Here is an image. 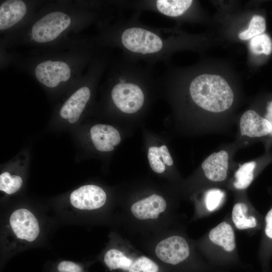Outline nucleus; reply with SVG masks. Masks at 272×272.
<instances>
[{
  "instance_id": "7",
  "label": "nucleus",
  "mask_w": 272,
  "mask_h": 272,
  "mask_svg": "<svg viewBox=\"0 0 272 272\" xmlns=\"http://www.w3.org/2000/svg\"><path fill=\"white\" fill-rule=\"evenodd\" d=\"M11 228L18 238L34 241L39 233L38 221L33 214L25 209L14 211L10 218Z\"/></svg>"
},
{
  "instance_id": "16",
  "label": "nucleus",
  "mask_w": 272,
  "mask_h": 272,
  "mask_svg": "<svg viewBox=\"0 0 272 272\" xmlns=\"http://www.w3.org/2000/svg\"><path fill=\"white\" fill-rule=\"evenodd\" d=\"M266 24L264 18L259 15L252 17L248 29L240 33L239 38L243 40L252 39L259 35L263 34L265 30Z\"/></svg>"
},
{
  "instance_id": "13",
  "label": "nucleus",
  "mask_w": 272,
  "mask_h": 272,
  "mask_svg": "<svg viewBox=\"0 0 272 272\" xmlns=\"http://www.w3.org/2000/svg\"><path fill=\"white\" fill-rule=\"evenodd\" d=\"M248 207L242 202L236 203L232 210V219L234 225L239 230L254 228L256 226V220L253 216H246Z\"/></svg>"
},
{
  "instance_id": "20",
  "label": "nucleus",
  "mask_w": 272,
  "mask_h": 272,
  "mask_svg": "<svg viewBox=\"0 0 272 272\" xmlns=\"http://www.w3.org/2000/svg\"><path fill=\"white\" fill-rule=\"evenodd\" d=\"M225 197V193L219 189H212L207 191L205 203L208 211L212 212L216 210L222 203Z\"/></svg>"
},
{
  "instance_id": "24",
  "label": "nucleus",
  "mask_w": 272,
  "mask_h": 272,
  "mask_svg": "<svg viewBox=\"0 0 272 272\" xmlns=\"http://www.w3.org/2000/svg\"><path fill=\"white\" fill-rule=\"evenodd\" d=\"M265 220V233L268 238L272 239V209L266 214Z\"/></svg>"
},
{
  "instance_id": "9",
  "label": "nucleus",
  "mask_w": 272,
  "mask_h": 272,
  "mask_svg": "<svg viewBox=\"0 0 272 272\" xmlns=\"http://www.w3.org/2000/svg\"><path fill=\"white\" fill-rule=\"evenodd\" d=\"M92 142L97 150L109 152L114 150L121 141L118 131L114 127L103 124H98L90 129Z\"/></svg>"
},
{
  "instance_id": "19",
  "label": "nucleus",
  "mask_w": 272,
  "mask_h": 272,
  "mask_svg": "<svg viewBox=\"0 0 272 272\" xmlns=\"http://www.w3.org/2000/svg\"><path fill=\"white\" fill-rule=\"evenodd\" d=\"M159 267L150 258L141 256L134 261L128 272H158Z\"/></svg>"
},
{
  "instance_id": "15",
  "label": "nucleus",
  "mask_w": 272,
  "mask_h": 272,
  "mask_svg": "<svg viewBox=\"0 0 272 272\" xmlns=\"http://www.w3.org/2000/svg\"><path fill=\"white\" fill-rule=\"evenodd\" d=\"M256 166L255 161H250L242 165L235 174L234 186L238 189L248 187L254 178V170Z\"/></svg>"
},
{
  "instance_id": "22",
  "label": "nucleus",
  "mask_w": 272,
  "mask_h": 272,
  "mask_svg": "<svg viewBox=\"0 0 272 272\" xmlns=\"http://www.w3.org/2000/svg\"><path fill=\"white\" fill-rule=\"evenodd\" d=\"M57 268L60 272H82V268L79 265L69 261H61Z\"/></svg>"
},
{
  "instance_id": "12",
  "label": "nucleus",
  "mask_w": 272,
  "mask_h": 272,
  "mask_svg": "<svg viewBox=\"0 0 272 272\" xmlns=\"http://www.w3.org/2000/svg\"><path fill=\"white\" fill-rule=\"evenodd\" d=\"M209 237L213 243L222 246L227 252L232 251L235 248L234 231L231 226L226 222H223L213 228Z\"/></svg>"
},
{
  "instance_id": "3",
  "label": "nucleus",
  "mask_w": 272,
  "mask_h": 272,
  "mask_svg": "<svg viewBox=\"0 0 272 272\" xmlns=\"http://www.w3.org/2000/svg\"><path fill=\"white\" fill-rule=\"evenodd\" d=\"M188 91L196 105L212 112L227 110L234 100L230 86L224 78L217 75L204 74L193 78L189 83Z\"/></svg>"
},
{
  "instance_id": "5",
  "label": "nucleus",
  "mask_w": 272,
  "mask_h": 272,
  "mask_svg": "<svg viewBox=\"0 0 272 272\" xmlns=\"http://www.w3.org/2000/svg\"><path fill=\"white\" fill-rule=\"evenodd\" d=\"M189 252L187 241L179 236H171L161 241L155 248L157 256L163 262L171 265L184 261Z\"/></svg>"
},
{
  "instance_id": "11",
  "label": "nucleus",
  "mask_w": 272,
  "mask_h": 272,
  "mask_svg": "<svg viewBox=\"0 0 272 272\" xmlns=\"http://www.w3.org/2000/svg\"><path fill=\"white\" fill-rule=\"evenodd\" d=\"M228 158V153L224 150L209 156L201 164L206 177L215 182L224 181L227 177Z\"/></svg>"
},
{
  "instance_id": "8",
  "label": "nucleus",
  "mask_w": 272,
  "mask_h": 272,
  "mask_svg": "<svg viewBox=\"0 0 272 272\" xmlns=\"http://www.w3.org/2000/svg\"><path fill=\"white\" fill-rule=\"evenodd\" d=\"M240 129L242 135L261 138L269 135L272 126L263 116L254 110H249L245 111L240 118Z\"/></svg>"
},
{
  "instance_id": "10",
  "label": "nucleus",
  "mask_w": 272,
  "mask_h": 272,
  "mask_svg": "<svg viewBox=\"0 0 272 272\" xmlns=\"http://www.w3.org/2000/svg\"><path fill=\"white\" fill-rule=\"evenodd\" d=\"M166 206L163 197L154 194L134 203L131 207V212L139 220L155 219L165 210Z\"/></svg>"
},
{
  "instance_id": "2",
  "label": "nucleus",
  "mask_w": 272,
  "mask_h": 272,
  "mask_svg": "<svg viewBox=\"0 0 272 272\" xmlns=\"http://www.w3.org/2000/svg\"><path fill=\"white\" fill-rule=\"evenodd\" d=\"M103 48L94 37L79 35L54 46L38 48L19 62L38 82L53 89L75 84Z\"/></svg>"
},
{
  "instance_id": "18",
  "label": "nucleus",
  "mask_w": 272,
  "mask_h": 272,
  "mask_svg": "<svg viewBox=\"0 0 272 272\" xmlns=\"http://www.w3.org/2000/svg\"><path fill=\"white\" fill-rule=\"evenodd\" d=\"M22 184V178L17 175H11L7 172L0 175V189L8 194H12L20 188Z\"/></svg>"
},
{
  "instance_id": "17",
  "label": "nucleus",
  "mask_w": 272,
  "mask_h": 272,
  "mask_svg": "<svg viewBox=\"0 0 272 272\" xmlns=\"http://www.w3.org/2000/svg\"><path fill=\"white\" fill-rule=\"evenodd\" d=\"M249 47L255 54L268 55L272 51V41L268 35L262 34L251 39Z\"/></svg>"
},
{
  "instance_id": "14",
  "label": "nucleus",
  "mask_w": 272,
  "mask_h": 272,
  "mask_svg": "<svg viewBox=\"0 0 272 272\" xmlns=\"http://www.w3.org/2000/svg\"><path fill=\"white\" fill-rule=\"evenodd\" d=\"M104 261L111 270L116 269L128 270L133 262L123 252L115 249L107 251L104 255Z\"/></svg>"
},
{
  "instance_id": "4",
  "label": "nucleus",
  "mask_w": 272,
  "mask_h": 272,
  "mask_svg": "<svg viewBox=\"0 0 272 272\" xmlns=\"http://www.w3.org/2000/svg\"><path fill=\"white\" fill-rule=\"evenodd\" d=\"M44 2L26 0H6L0 5V32L3 38L24 27Z\"/></svg>"
},
{
  "instance_id": "6",
  "label": "nucleus",
  "mask_w": 272,
  "mask_h": 272,
  "mask_svg": "<svg viewBox=\"0 0 272 272\" xmlns=\"http://www.w3.org/2000/svg\"><path fill=\"white\" fill-rule=\"evenodd\" d=\"M106 200V194L100 187L86 185L72 192L70 201L75 208L91 210L102 207Z\"/></svg>"
},
{
  "instance_id": "23",
  "label": "nucleus",
  "mask_w": 272,
  "mask_h": 272,
  "mask_svg": "<svg viewBox=\"0 0 272 272\" xmlns=\"http://www.w3.org/2000/svg\"><path fill=\"white\" fill-rule=\"evenodd\" d=\"M159 149L163 163L168 166H171L173 162L167 147L165 145H162L159 147Z\"/></svg>"
},
{
  "instance_id": "21",
  "label": "nucleus",
  "mask_w": 272,
  "mask_h": 272,
  "mask_svg": "<svg viewBox=\"0 0 272 272\" xmlns=\"http://www.w3.org/2000/svg\"><path fill=\"white\" fill-rule=\"evenodd\" d=\"M148 158L150 165L153 171L158 173H163L165 171V166L161 160L159 147H151L148 150Z\"/></svg>"
},
{
  "instance_id": "1",
  "label": "nucleus",
  "mask_w": 272,
  "mask_h": 272,
  "mask_svg": "<svg viewBox=\"0 0 272 272\" xmlns=\"http://www.w3.org/2000/svg\"><path fill=\"white\" fill-rule=\"evenodd\" d=\"M42 5L24 27L2 39L3 46L26 45L41 48L54 46L78 36L112 10L108 1H61Z\"/></svg>"
},
{
  "instance_id": "25",
  "label": "nucleus",
  "mask_w": 272,
  "mask_h": 272,
  "mask_svg": "<svg viewBox=\"0 0 272 272\" xmlns=\"http://www.w3.org/2000/svg\"><path fill=\"white\" fill-rule=\"evenodd\" d=\"M272 126V100L268 102L266 107V112L263 116ZM272 138V131L269 135Z\"/></svg>"
}]
</instances>
